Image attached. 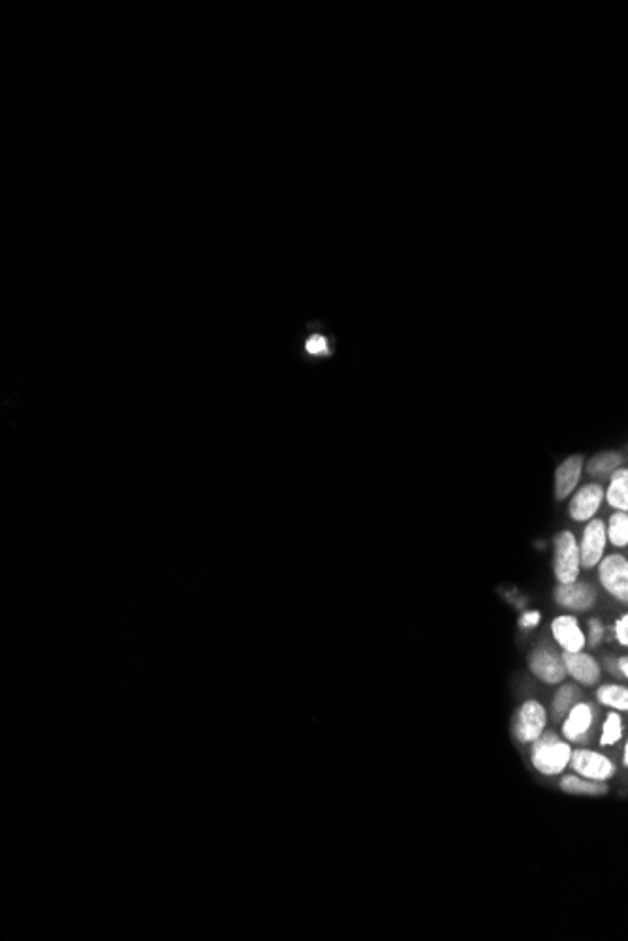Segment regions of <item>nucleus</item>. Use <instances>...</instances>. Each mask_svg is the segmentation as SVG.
<instances>
[{
	"instance_id": "obj_1",
	"label": "nucleus",
	"mask_w": 628,
	"mask_h": 941,
	"mask_svg": "<svg viewBox=\"0 0 628 941\" xmlns=\"http://www.w3.org/2000/svg\"><path fill=\"white\" fill-rule=\"evenodd\" d=\"M574 744L555 731H546L529 744V761L534 772L546 778H559L570 769Z\"/></svg>"
},
{
	"instance_id": "obj_2",
	"label": "nucleus",
	"mask_w": 628,
	"mask_h": 941,
	"mask_svg": "<svg viewBox=\"0 0 628 941\" xmlns=\"http://www.w3.org/2000/svg\"><path fill=\"white\" fill-rule=\"evenodd\" d=\"M551 553V571L553 579L559 585H568L581 579L580 538L574 530L563 528L553 536Z\"/></svg>"
},
{
	"instance_id": "obj_3",
	"label": "nucleus",
	"mask_w": 628,
	"mask_h": 941,
	"mask_svg": "<svg viewBox=\"0 0 628 941\" xmlns=\"http://www.w3.org/2000/svg\"><path fill=\"white\" fill-rule=\"evenodd\" d=\"M550 724V710L540 699H525L519 703L512 718V737L518 744L529 746L540 739Z\"/></svg>"
},
{
	"instance_id": "obj_4",
	"label": "nucleus",
	"mask_w": 628,
	"mask_h": 941,
	"mask_svg": "<svg viewBox=\"0 0 628 941\" xmlns=\"http://www.w3.org/2000/svg\"><path fill=\"white\" fill-rule=\"evenodd\" d=\"M551 600L563 611V613H572V615H587L597 609L600 602L598 588L591 581H574L568 585H559L555 583Z\"/></svg>"
},
{
	"instance_id": "obj_5",
	"label": "nucleus",
	"mask_w": 628,
	"mask_h": 941,
	"mask_svg": "<svg viewBox=\"0 0 628 941\" xmlns=\"http://www.w3.org/2000/svg\"><path fill=\"white\" fill-rule=\"evenodd\" d=\"M597 579L600 588L613 602L628 607V556L623 551H613L598 564Z\"/></svg>"
},
{
	"instance_id": "obj_6",
	"label": "nucleus",
	"mask_w": 628,
	"mask_h": 941,
	"mask_svg": "<svg viewBox=\"0 0 628 941\" xmlns=\"http://www.w3.org/2000/svg\"><path fill=\"white\" fill-rule=\"evenodd\" d=\"M606 504V487L602 481H587L576 489L568 498L566 515L572 523L585 525L598 517L602 506Z\"/></svg>"
},
{
	"instance_id": "obj_7",
	"label": "nucleus",
	"mask_w": 628,
	"mask_h": 941,
	"mask_svg": "<svg viewBox=\"0 0 628 941\" xmlns=\"http://www.w3.org/2000/svg\"><path fill=\"white\" fill-rule=\"evenodd\" d=\"M527 669L534 679L546 686H559L568 679L561 650L550 645H538L527 656Z\"/></svg>"
},
{
	"instance_id": "obj_8",
	"label": "nucleus",
	"mask_w": 628,
	"mask_h": 941,
	"mask_svg": "<svg viewBox=\"0 0 628 941\" xmlns=\"http://www.w3.org/2000/svg\"><path fill=\"white\" fill-rule=\"evenodd\" d=\"M570 771L580 774L583 778L597 780V782H610L617 774V765L613 763L610 756L604 752H598L587 746L574 748L572 752V761H570Z\"/></svg>"
},
{
	"instance_id": "obj_9",
	"label": "nucleus",
	"mask_w": 628,
	"mask_h": 941,
	"mask_svg": "<svg viewBox=\"0 0 628 941\" xmlns=\"http://www.w3.org/2000/svg\"><path fill=\"white\" fill-rule=\"evenodd\" d=\"M608 532L606 521L595 517L593 521L585 523L580 536L581 568L585 571L597 570L602 558L608 555Z\"/></svg>"
},
{
	"instance_id": "obj_10",
	"label": "nucleus",
	"mask_w": 628,
	"mask_h": 941,
	"mask_svg": "<svg viewBox=\"0 0 628 941\" xmlns=\"http://www.w3.org/2000/svg\"><path fill=\"white\" fill-rule=\"evenodd\" d=\"M551 641L561 652L587 650V633L581 626L578 615L559 613L550 620Z\"/></svg>"
},
{
	"instance_id": "obj_11",
	"label": "nucleus",
	"mask_w": 628,
	"mask_h": 941,
	"mask_svg": "<svg viewBox=\"0 0 628 941\" xmlns=\"http://www.w3.org/2000/svg\"><path fill=\"white\" fill-rule=\"evenodd\" d=\"M597 722V707L589 701L576 703L561 722V735L572 744H585Z\"/></svg>"
},
{
	"instance_id": "obj_12",
	"label": "nucleus",
	"mask_w": 628,
	"mask_h": 941,
	"mask_svg": "<svg viewBox=\"0 0 628 941\" xmlns=\"http://www.w3.org/2000/svg\"><path fill=\"white\" fill-rule=\"evenodd\" d=\"M561 654H563L568 679L580 684L581 688H597L602 682L604 667L591 652L581 650V652H561Z\"/></svg>"
},
{
	"instance_id": "obj_13",
	"label": "nucleus",
	"mask_w": 628,
	"mask_h": 941,
	"mask_svg": "<svg viewBox=\"0 0 628 941\" xmlns=\"http://www.w3.org/2000/svg\"><path fill=\"white\" fill-rule=\"evenodd\" d=\"M585 455L574 453L557 464L553 472V498L555 502H566L581 485L585 474Z\"/></svg>"
},
{
	"instance_id": "obj_14",
	"label": "nucleus",
	"mask_w": 628,
	"mask_h": 941,
	"mask_svg": "<svg viewBox=\"0 0 628 941\" xmlns=\"http://www.w3.org/2000/svg\"><path fill=\"white\" fill-rule=\"evenodd\" d=\"M559 789L565 795L576 797H606L610 793V784L583 778L576 772H565L559 776Z\"/></svg>"
},
{
	"instance_id": "obj_15",
	"label": "nucleus",
	"mask_w": 628,
	"mask_h": 941,
	"mask_svg": "<svg viewBox=\"0 0 628 941\" xmlns=\"http://www.w3.org/2000/svg\"><path fill=\"white\" fill-rule=\"evenodd\" d=\"M625 461L627 457L623 455V451H613V449L598 451L585 461V474L591 478V481L608 479L617 468L625 466Z\"/></svg>"
},
{
	"instance_id": "obj_16",
	"label": "nucleus",
	"mask_w": 628,
	"mask_h": 941,
	"mask_svg": "<svg viewBox=\"0 0 628 941\" xmlns=\"http://www.w3.org/2000/svg\"><path fill=\"white\" fill-rule=\"evenodd\" d=\"M583 699V688L580 684H576L574 680L572 682H563L559 686H555V692H553V697H551V710H550V720L561 724L563 718L566 714L570 712V709L580 703Z\"/></svg>"
},
{
	"instance_id": "obj_17",
	"label": "nucleus",
	"mask_w": 628,
	"mask_h": 941,
	"mask_svg": "<svg viewBox=\"0 0 628 941\" xmlns=\"http://www.w3.org/2000/svg\"><path fill=\"white\" fill-rule=\"evenodd\" d=\"M606 506L612 511H628V466H621L604 483Z\"/></svg>"
},
{
	"instance_id": "obj_18",
	"label": "nucleus",
	"mask_w": 628,
	"mask_h": 941,
	"mask_svg": "<svg viewBox=\"0 0 628 941\" xmlns=\"http://www.w3.org/2000/svg\"><path fill=\"white\" fill-rule=\"evenodd\" d=\"M595 701L604 709L628 714V686L619 682H600L595 690Z\"/></svg>"
},
{
	"instance_id": "obj_19",
	"label": "nucleus",
	"mask_w": 628,
	"mask_h": 941,
	"mask_svg": "<svg viewBox=\"0 0 628 941\" xmlns=\"http://www.w3.org/2000/svg\"><path fill=\"white\" fill-rule=\"evenodd\" d=\"M625 737V718L617 710H608L602 726H600V735H598V746L600 748H615Z\"/></svg>"
},
{
	"instance_id": "obj_20",
	"label": "nucleus",
	"mask_w": 628,
	"mask_h": 941,
	"mask_svg": "<svg viewBox=\"0 0 628 941\" xmlns=\"http://www.w3.org/2000/svg\"><path fill=\"white\" fill-rule=\"evenodd\" d=\"M606 532L615 551L628 549V511H612L606 519Z\"/></svg>"
},
{
	"instance_id": "obj_21",
	"label": "nucleus",
	"mask_w": 628,
	"mask_h": 941,
	"mask_svg": "<svg viewBox=\"0 0 628 941\" xmlns=\"http://www.w3.org/2000/svg\"><path fill=\"white\" fill-rule=\"evenodd\" d=\"M585 633H587V648L597 650V648L602 647V643L606 641V635H608L606 622L600 617L587 618Z\"/></svg>"
},
{
	"instance_id": "obj_22",
	"label": "nucleus",
	"mask_w": 628,
	"mask_h": 941,
	"mask_svg": "<svg viewBox=\"0 0 628 941\" xmlns=\"http://www.w3.org/2000/svg\"><path fill=\"white\" fill-rule=\"evenodd\" d=\"M612 635L615 643L621 648H628V611L615 617L612 624Z\"/></svg>"
},
{
	"instance_id": "obj_23",
	"label": "nucleus",
	"mask_w": 628,
	"mask_h": 941,
	"mask_svg": "<svg viewBox=\"0 0 628 941\" xmlns=\"http://www.w3.org/2000/svg\"><path fill=\"white\" fill-rule=\"evenodd\" d=\"M542 624V613L538 609H527L519 617V628L525 632H533Z\"/></svg>"
},
{
	"instance_id": "obj_24",
	"label": "nucleus",
	"mask_w": 628,
	"mask_h": 941,
	"mask_svg": "<svg viewBox=\"0 0 628 941\" xmlns=\"http://www.w3.org/2000/svg\"><path fill=\"white\" fill-rule=\"evenodd\" d=\"M305 348H307L309 354H326V352H328V340L324 339V337H320V335H314V337L307 340Z\"/></svg>"
},
{
	"instance_id": "obj_25",
	"label": "nucleus",
	"mask_w": 628,
	"mask_h": 941,
	"mask_svg": "<svg viewBox=\"0 0 628 941\" xmlns=\"http://www.w3.org/2000/svg\"><path fill=\"white\" fill-rule=\"evenodd\" d=\"M617 669H619L621 679H625L628 682V654L617 656Z\"/></svg>"
},
{
	"instance_id": "obj_26",
	"label": "nucleus",
	"mask_w": 628,
	"mask_h": 941,
	"mask_svg": "<svg viewBox=\"0 0 628 941\" xmlns=\"http://www.w3.org/2000/svg\"><path fill=\"white\" fill-rule=\"evenodd\" d=\"M621 765L628 769V737L623 742V752H621Z\"/></svg>"
}]
</instances>
